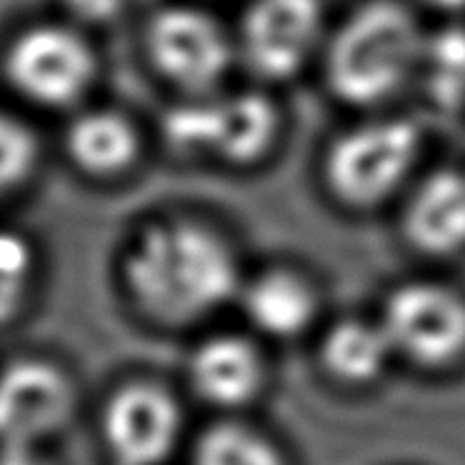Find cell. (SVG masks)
I'll use <instances>...</instances> for the list:
<instances>
[{"label":"cell","mask_w":465,"mask_h":465,"mask_svg":"<svg viewBox=\"0 0 465 465\" xmlns=\"http://www.w3.org/2000/svg\"><path fill=\"white\" fill-rule=\"evenodd\" d=\"M323 0H251L235 48L263 81H291L325 48Z\"/></svg>","instance_id":"cell-6"},{"label":"cell","mask_w":465,"mask_h":465,"mask_svg":"<svg viewBox=\"0 0 465 465\" xmlns=\"http://www.w3.org/2000/svg\"><path fill=\"white\" fill-rule=\"evenodd\" d=\"M145 48L155 71L188 95L213 93L238 53L221 23L193 5L155 13L145 31Z\"/></svg>","instance_id":"cell-7"},{"label":"cell","mask_w":465,"mask_h":465,"mask_svg":"<svg viewBox=\"0 0 465 465\" xmlns=\"http://www.w3.org/2000/svg\"><path fill=\"white\" fill-rule=\"evenodd\" d=\"M195 465H285L273 443L243 425H218L203 435Z\"/></svg>","instance_id":"cell-17"},{"label":"cell","mask_w":465,"mask_h":465,"mask_svg":"<svg viewBox=\"0 0 465 465\" xmlns=\"http://www.w3.org/2000/svg\"><path fill=\"white\" fill-rule=\"evenodd\" d=\"M423 131L405 115H375L338 133L323 158V181L335 203L373 211L413 178Z\"/></svg>","instance_id":"cell-3"},{"label":"cell","mask_w":465,"mask_h":465,"mask_svg":"<svg viewBox=\"0 0 465 465\" xmlns=\"http://www.w3.org/2000/svg\"><path fill=\"white\" fill-rule=\"evenodd\" d=\"M393 355V345L381 321H343L323 343L325 368L343 383H371L388 368Z\"/></svg>","instance_id":"cell-15"},{"label":"cell","mask_w":465,"mask_h":465,"mask_svg":"<svg viewBox=\"0 0 465 465\" xmlns=\"http://www.w3.org/2000/svg\"><path fill=\"white\" fill-rule=\"evenodd\" d=\"M0 465H65L61 445L0 443Z\"/></svg>","instance_id":"cell-19"},{"label":"cell","mask_w":465,"mask_h":465,"mask_svg":"<svg viewBox=\"0 0 465 465\" xmlns=\"http://www.w3.org/2000/svg\"><path fill=\"white\" fill-rule=\"evenodd\" d=\"M95 53L71 28L41 25L13 43L5 71L11 83L43 105L78 101L95 81Z\"/></svg>","instance_id":"cell-9"},{"label":"cell","mask_w":465,"mask_h":465,"mask_svg":"<svg viewBox=\"0 0 465 465\" xmlns=\"http://www.w3.org/2000/svg\"><path fill=\"white\" fill-rule=\"evenodd\" d=\"M81 408L71 368L38 348L0 353V443L61 445Z\"/></svg>","instance_id":"cell-5"},{"label":"cell","mask_w":465,"mask_h":465,"mask_svg":"<svg viewBox=\"0 0 465 465\" xmlns=\"http://www.w3.org/2000/svg\"><path fill=\"white\" fill-rule=\"evenodd\" d=\"M265 378L263 361L253 343L238 335L211 338L193 353V391L205 403L238 408L261 393Z\"/></svg>","instance_id":"cell-12"},{"label":"cell","mask_w":465,"mask_h":465,"mask_svg":"<svg viewBox=\"0 0 465 465\" xmlns=\"http://www.w3.org/2000/svg\"><path fill=\"white\" fill-rule=\"evenodd\" d=\"M420 23L401 0H368L345 15L323 48L325 83L338 101L373 108L411 83L425 61Z\"/></svg>","instance_id":"cell-2"},{"label":"cell","mask_w":465,"mask_h":465,"mask_svg":"<svg viewBox=\"0 0 465 465\" xmlns=\"http://www.w3.org/2000/svg\"><path fill=\"white\" fill-rule=\"evenodd\" d=\"M381 325L395 355L418 365H448L465 353V298L448 285L415 281L395 288Z\"/></svg>","instance_id":"cell-8"},{"label":"cell","mask_w":465,"mask_h":465,"mask_svg":"<svg viewBox=\"0 0 465 465\" xmlns=\"http://www.w3.org/2000/svg\"><path fill=\"white\" fill-rule=\"evenodd\" d=\"M63 3L75 18L88 23L111 21L121 11V0H63Z\"/></svg>","instance_id":"cell-20"},{"label":"cell","mask_w":465,"mask_h":465,"mask_svg":"<svg viewBox=\"0 0 465 465\" xmlns=\"http://www.w3.org/2000/svg\"><path fill=\"white\" fill-rule=\"evenodd\" d=\"M133 303L161 323H193L241 295L238 255L211 221L163 215L133 238L123 261Z\"/></svg>","instance_id":"cell-1"},{"label":"cell","mask_w":465,"mask_h":465,"mask_svg":"<svg viewBox=\"0 0 465 465\" xmlns=\"http://www.w3.org/2000/svg\"><path fill=\"white\" fill-rule=\"evenodd\" d=\"M433 8H440V11H463L465 0H423Z\"/></svg>","instance_id":"cell-21"},{"label":"cell","mask_w":465,"mask_h":465,"mask_svg":"<svg viewBox=\"0 0 465 465\" xmlns=\"http://www.w3.org/2000/svg\"><path fill=\"white\" fill-rule=\"evenodd\" d=\"M183 415L168 391L128 383L105 401L101 438L115 465H161L178 445Z\"/></svg>","instance_id":"cell-10"},{"label":"cell","mask_w":465,"mask_h":465,"mask_svg":"<svg viewBox=\"0 0 465 465\" xmlns=\"http://www.w3.org/2000/svg\"><path fill=\"white\" fill-rule=\"evenodd\" d=\"M38 145L33 133L0 113V193L11 191L33 171Z\"/></svg>","instance_id":"cell-18"},{"label":"cell","mask_w":465,"mask_h":465,"mask_svg":"<svg viewBox=\"0 0 465 465\" xmlns=\"http://www.w3.org/2000/svg\"><path fill=\"white\" fill-rule=\"evenodd\" d=\"M281 123L278 105L263 93H208L175 105L163 118V135L181 155L248 168L271 155L281 138Z\"/></svg>","instance_id":"cell-4"},{"label":"cell","mask_w":465,"mask_h":465,"mask_svg":"<svg viewBox=\"0 0 465 465\" xmlns=\"http://www.w3.org/2000/svg\"><path fill=\"white\" fill-rule=\"evenodd\" d=\"M248 321L271 338L305 333L318 313V293L305 275L291 268H271L241 288Z\"/></svg>","instance_id":"cell-13"},{"label":"cell","mask_w":465,"mask_h":465,"mask_svg":"<svg viewBox=\"0 0 465 465\" xmlns=\"http://www.w3.org/2000/svg\"><path fill=\"white\" fill-rule=\"evenodd\" d=\"M403 232L420 253L445 258L465 251V171L438 168L405 198Z\"/></svg>","instance_id":"cell-11"},{"label":"cell","mask_w":465,"mask_h":465,"mask_svg":"<svg viewBox=\"0 0 465 465\" xmlns=\"http://www.w3.org/2000/svg\"><path fill=\"white\" fill-rule=\"evenodd\" d=\"M38 285L35 245L15 231H0V341L28 318Z\"/></svg>","instance_id":"cell-16"},{"label":"cell","mask_w":465,"mask_h":465,"mask_svg":"<svg viewBox=\"0 0 465 465\" xmlns=\"http://www.w3.org/2000/svg\"><path fill=\"white\" fill-rule=\"evenodd\" d=\"M73 163L95 178L128 173L141 155V133L118 111H91L73 123L65 138Z\"/></svg>","instance_id":"cell-14"}]
</instances>
